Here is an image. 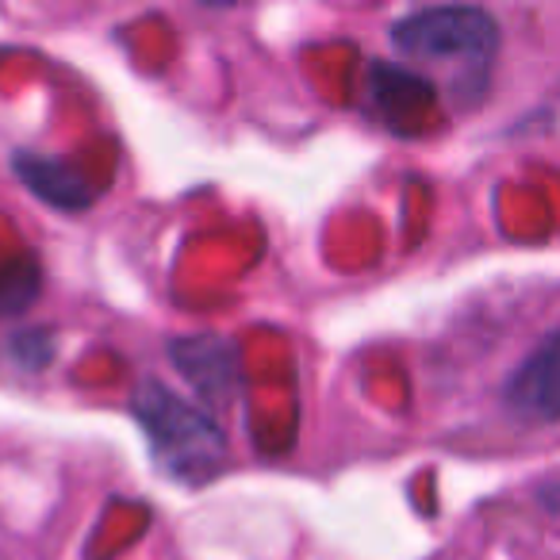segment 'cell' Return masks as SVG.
<instances>
[{
  "label": "cell",
  "instance_id": "1",
  "mask_svg": "<svg viewBox=\"0 0 560 560\" xmlns=\"http://www.w3.org/2000/svg\"><path fill=\"white\" fill-rule=\"evenodd\" d=\"M131 411L139 427L147 430L150 450H154L158 465L180 483H203L223 468V430L215 427L203 407L180 399L165 384L147 381L135 388Z\"/></svg>",
  "mask_w": 560,
  "mask_h": 560
},
{
  "label": "cell",
  "instance_id": "2",
  "mask_svg": "<svg viewBox=\"0 0 560 560\" xmlns=\"http://www.w3.org/2000/svg\"><path fill=\"white\" fill-rule=\"evenodd\" d=\"M499 24L488 9L476 4H438L407 12L392 24V47L411 62H442L460 70H483L495 58Z\"/></svg>",
  "mask_w": 560,
  "mask_h": 560
},
{
  "label": "cell",
  "instance_id": "3",
  "mask_svg": "<svg viewBox=\"0 0 560 560\" xmlns=\"http://www.w3.org/2000/svg\"><path fill=\"white\" fill-rule=\"evenodd\" d=\"M506 407L526 422L557 419V335H545L506 381Z\"/></svg>",
  "mask_w": 560,
  "mask_h": 560
},
{
  "label": "cell",
  "instance_id": "4",
  "mask_svg": "<svg viewBox=\"0 0 560 560\" xmlns=\"http://www.w3.org/2000/svg\"><path fill=\"white\" fill-rule=\"evenodd\" d=\"M173 365L180 369L188 384H192L200 396L208 399H223L226 392L238 384V353L231 342L215 335H200V338H180L173 342Z\"/></svg>",
  "mask_w": 560,
  "mask_h": 560
},
{
  "label": "cell",
  "instance_id": "5",
  "mask_svg": "<svg viewBox=\"0 0 560 560\" xmlns=\"http://www.w3.org/2000/svg\"><path fill=\"white\" fill-rule=\"evenodd\" d=\"M16 173L35 196L50 203V208L62 211H81L93 203V188L85 185L73 165L58 162V158H43V154H20L16 158Z\"/></svg>",
  "mask_w": 560,
  "mask_h": 560
},
{
  "label": "cell",
  "instance_id": "6",
  "mask_svg": "<svg viewBox=\"0 0 560 560\" xmlns=\"http://www.w3.org/2000/svg\"><path fill=\"white\" fill-rule=\"evenodd\" d=\"M39 292V269L32 261H16L12 269H0V315L24 312Z\"/></svg>",
  "mask_w": 560,
  "mask_h": 560
},
{
  "label": "cell",
  "instance_id": "7",
  "mask_svg": "<svg viewBox=\"0 0 560 560\" xmlns=\"http://www.w3.org/2000/svg\"><path fill=\"white\" fill-rule=\"evenodd\" d=\"M50 350H55V342L43 330H24V335L12 338V358L24 369H43L50 361Z\"/></svg>",
  "mask_w": 560,
  "mask_h": 560
}]
</instances>
